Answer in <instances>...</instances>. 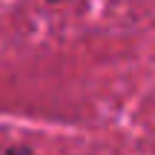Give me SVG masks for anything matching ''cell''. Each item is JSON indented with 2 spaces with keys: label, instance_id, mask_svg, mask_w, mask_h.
<instances>
[{
  "label": "cell",
  "instance_id": "6da1fadb",
  "mask_svg": "<svg viewBox=\"0 0 155 155\" xmlns=\"http://www.w3.org/2000/svg\"><path fill=\"white\" fill-rule=\"evenodd\" d=\"M0 155H29L26 150H0Z\"/></svg>",
  "mask_w": 155,
  "mask_h": 155
}]
</instances>
